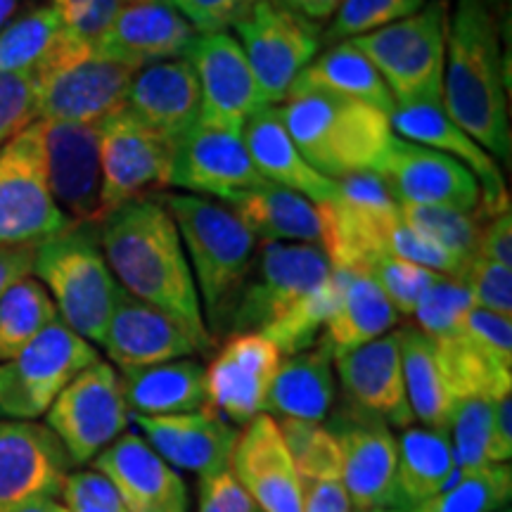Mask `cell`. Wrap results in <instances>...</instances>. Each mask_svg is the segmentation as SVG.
I'll return each instance as SVG.
<instances>
[{"instance_id":"obj_1","label":"cell","mask_w":512,"mask_h":512,"mask_svg":"<svg viewBox=\"0 0 512 512\" xmlns=\"http://www.w3.org/2000/svg\"><path fill=\"white\" fill-rule=\"evenodd\" d=\"M98 238L124 292L181 320L207 347H214L181 235L157 197L110 211L100 221Z\"/></svg>"},{"instance_id":"obj_2","label":"cell","mask_w":512,"mask_h":512,"mask_svg":"<svg viewBox=\"0 0 512 512\" xmlns=\"http://www.w3.org/2000/svg\"><path fill=\"white\" fill-rule=\"evenodd\" d=\"M441 107L491 157L510 164L508 69L498 17L486 0H456L446 34Z\"/></svg>"},{"instance_id":"obj_3","label":"cell","mask_w":512,"mask_h":512,"mask_svg":"<svg viewBox=\"0 0 512 512\" xmlns=\"http://www.w3.org/2000/svg\"><path fill=\"white\" fill-rule=\"evenodd\" d=\"M273 110L306 162L332 181L375 174L394 138L387 112L342 95L292 93Z\"/></svg>"},{"instance_id":"obj_4","label":"cell","mask_w":512,"mask_h":512,"mask_svg":"<svg viewBox=\"0 0 512 512\" xmlns=\"http://www.w3.org/2000/svg\"><path fill=\"white\" fill-rule=\"evenodd\" d=\"M174 219L211 328L226 330L235 299L254 266L259 240L233 209L209 197L157 195Z\"/></svg>"},{"instance_id":"obj_5","label":"cell","mask_w":512,"mask_h":512,"mask_svg":"<svg viewBox=\"0 0 512 512\" xmlns=\"http://www.w3.org/2000/svg\"><path fill=\"white\" fill-rule=\"evenodd\" d=\"M34 273L60 320L88 342L102 344L121 287L102 254L98 228L72 226L36 245Z\"/></svg>"},{"instance_id":"obj_6","label":"cell","mask_w":512,"mask_h":512,"mask_svg":"<svg viewBox=\"0 0 512 512\" xmlns=\"http://www.w3.org/2000/svg\"><path fill=\"white\" fill-rule=\"evenodd\" d=\"M448 15L444 3H430L415 15L351 38L392 93L394 105H441Z\"/></svg>"},{"instance_id":"obj_7","label":"cell","mask_w":512,"mask_h":512,"mask_svg":"<svg viewBox=\"0 0 512 512\" xmlns=\"http://www.w3.org/2000/svg\"><path fill=\"white\" fill-rule=\"evenodd\" d=\"M320 249L332 268L368 273L375 261L389 256L401 209L375 174H354L337 181L330 202L318 204Z\"/></svg>"},{"instance_id":"obj_8","label":"cell","mask_w":512,"mask_h":512,"mask_svg":"<svg viewBox=\"0 0 512 512\" xmlns=\"http://www.w3.org/2000/svg\"><path fill=\"white\" fill-rule=\"evenodd\" d=\"M136 72L69 38L62 55L36 76V110L41 121L100 124L126 107Z\"/></svg>"},{"instance_id":"obj_9","label":"cell","mask_w":512,"mask_h":512,"mask_svg":"<svg viewBox=\"0 0 512 512\" xmlns=\"http://www.w3.org/2000/svg\"><path fill=\"white\" fill-rule=\"evenodd\" d=\"M98 361L88 339L53 320L15 358L0 366V413L12 420H36L81 370Z\"/></svg>"},{"instance_id":"obj_10","label":"cell","mask_w":512,"mask_h":512,"mask_svg":"<svg viewBox=\"0 0 512 512\" xmlns=\"http://www.w3.org/2000/svg\"><path fill=\"white\" fill-rule=\"evenodd\" d=\"M332 266L318 245L299 242H261L254 266L235 299L226 330L261 332L299 299L330 278Z\"/></svg>"},{"instance_id":"obj_11","label":"cell","mask_w":512,"mask_h":512,"mask_svg":"<svg viewBox=\"0 0 512 512\" xmlns=\"http://www.w3.org/2000/svg\"><path fill=\"white\" fill-rule=\"evenodd\" d=\"M72 226L50 195L34 121L0 147V247H36Z\"/></svg>"},{"instance_id":"obj_12","label":"cell","mask_w":512,"mask_h":512,"mask_svg":"<svg viewBox=\"0 0 512 512\" xmlns=\"http://www.w3.org/2000/svg\"><path fill=\"white\" fill-rule=\"evenodd\" d=\"M235 31L271 107L287 98L297 76L316 60L323 41L316 22L280 0H256L252 10L235 24Z\"/></svg>"},{"instance_id":"obj_13","label":"cell","mask_w":512,"mask_h":512,"mask_svg":"<svg viewBox=\"0 0 512 512\" xmlns=\"http://www.w3.org/2000/svg\"><path fill=\"white\" fill-rule=\"evenodd\" d=\"M128 415L117 370L110 363L95 361L48 408V427L62 441L72 465H83L124 434Z\"/></svg>"},{"instance_id":"obj_14","label":"cell","mask_w":512,"mask_h":512,"mask_svg":"<svg viewBox=\"0 0 512 512\" xmlns=\"http://www.w3.org/2000/svg\"><path fill=\"white\" fill-rule=\"evenodd\" d=\"M171 162L174 143L140 124L126 107L100 121L105 216L128 202L157 197L171 185Z\"/></svg>"},{"instance_id":"obj_15","label":"cell","mask_w":512,"mask_h":512,"mask_svg":"<svg viewBox=\"0 0 512 512\" xmlns=\"http://www.w3.org/2000/svg\"><path fill=\"white\" fill-rule=\"evenodd\" d=\"M183 57L200 86L202 124L242 136L247 121L271 107L238 38L226 31L197 34Z\"/></svg>"},{"instance_id":"obj_16","label":"cell","mask_w":512,"mask_h":512,"mask_svg":"<svg viewBox=\"0 0 512 512\" xmlns=\"http://www.w3.org/2000/svg\"><path fill=\"white\" fill-rule=\"evenodd\" d=\"M434 342L453 399L512 394V318L475 306L458 332Z\"/></svg>"},{"instance_id":"obj_17","label":"cell","mask_w":512,"mask_h":512,"mask_svg":"<svg viewBox=\"0 0 512 512\" xmlns=\"http://www.w3.org/2000/svg\"><path fill=\"white\" fill-rule=\"evenodd\" d=\"M50 195L76 226H98L102 211L100 124L36 121Z\"/></svg>"},{"instance_id":"obj_18","label":"cell","mask_w":512,"mask_h":512,"mask_svg":"<svg viewBox=\"0 0 512 512\" xmlns=\"http://www.w3.org/2000/svg\"><path fill=\"white\" fill-rule=\"evenodd\" d=\"M375 176L396 204L475 211L482 202V185L463 164L432 147L392 138Z\"/></svg>"},{"instance_id":"obj_19","label":"cell","mask_w":512,"mask_h":512,"mask_svg":"<svg viewBox=\"0 0 512 512\" xmlns=\"http://www.w3.org/2000/svg\"><path fill=\"white\" fill-rule=\"evenodd\" d=\"M342 448V479L356 510H403L399 491V448L389 425L375 415L351 408L328 427Z\"/></svg>"},{"instance_id":"obj_20","label":"cell","mask_w":512,"mask_h":512,"mask_svg":"<svg viewBox=\"0 0 512 512\" xmlns=\"http://www.w3.org/2000/svg\"><path fill=\"white\" fill-rule=\"evenodd\" d=\"M266 178L256 171L240 133L197 121L174 145L171 185L200 197L235 200Z\"/></svg>"},{"instance_id":"obj_21","label":"cell","mask_w":512,"mask_h":512,"mask_svg":"<svg viewBox=\"0 0 512 512\" xmlns=\"http://www.w3.org/2000/svg\"><path fill=\"white\" fill-rule=\"evenodd\" d=\"M72 467L62 441L48 425L0 422V512L62 496Z\"/></svg>"},{"instance_id":"obj_22","label":"cell","mask_w":512,"mask_h":512,"mask_svg":"<svg viewBox=\"0 0 512 512\" xmlns=\"http://www.w3.org/2000/svg\"><path fill=\"white\" fill-rule=\"evenodd\" d=\"M280 361V349L261 332L230 335L211 366L204 368L207 406L219 411L228 422L247 425L266 411L268 389Z\"/></svg>"},{"instance_id":"obj_23","label":"cell","mask_w":512,"mask_h":512,"mask_svg":"<svg viewBox=\"0 0 512 512\" xmlns=\"http://www.w3.org/2000/svg\"><path fill=\"white\" fill-rule=\"evenodd\" d=\"M195 36L197 31L169 0H124L93 48L105 60L138 72L183 57Z\"/></svg>"},{"instance_id":"obj_24","label":"cell","mask_w":512,"mask_h":512,"mask_svg":"<svg viewBox=\"0 0 512 512\" xmlns=\"http://www.w3.org/2000/svg\"><path fill=\"white\" fill-rule=\"evenodd\" d=\"M102 347L121 370L157 366L211 349L181 320L140 302L124 290L114 304Z\"/></svg>"},{"instance_id":"obj_25","label":"cell","mask_w":512,"mask_h":512,"mask_svg":"<svg viewBox=\"0 0 512 512\" xmlns=\"http://www.w3.org/2000/svg\"><path fill=\"white\" fill-rule=\"evenodd\" d=\"M230 472L264 512H302V477L271 415H256L238 434Z\"/></svg>"},{"instance_id":"obj_26","label":"cell","mask_w":512,"mask_h":512,"mask_svg":"<svg viewBox=\"0 0 512 512\" xmlns=\"http://www.w3.org/2000/svg\"><path fill=\"white\" fill-rule=\"evenodd\" d=\"M389 124H392V131L399 133V138L432 147L470 169L482 185V202L477 207L479 214L494 216L510 209V192L498 162L448 117L444 107L432 105V102L394 105V110L389 112Z\"/></svg>"},{"instance_id":"obj_27","label":"cell","mask_w":512,"mask_h":512,"mask_svg":"<svg viewBox=\"0 0 512 512\" xmlns=\"http://www.w3.org/2000/svg\"><path fill=\"white\" fill-rule=\"evenodd\" d=\"M133 422L171 467L195 472L200 479L230 470L238 430L211 406L181 415H133Z\"/></svg>"},{"instance_id":"obj_28","label":"cell","mask_w":512,"mask_h":512,"mask_svg":"<svg viewBox=\"0 0 512 512\" xmlns=\"http://www.w3.org/2000/svg\"><path fill=\"white\" fill-rule=\"evenodd\" d=\"M95 472L110 479L128 512H188V489L159 453L124 432L93 460Z\"/></svg>"},{"instance_id":"obj_29","label":"cell","mask_w":512,"mask_h":512,"mask_svg":"<svg viewBox=\"0 0 512 512\" xmlns=\"http://www.w3.org/2000/svg\"><path fill=\"white\" fill-rule=\"evenodd\" d=\"M344 394L358 411H366L394 427H411L413 411L406 396L401 368L399 332L373 339L347 354L332 358Z\"/></svg>"},{"instance_id":"obj_30","label":"cell","mask_w":512,"mask_h":512,"mask_svg":"<svg viewBox=\"0 0 512 512\" xmlns=\"http://www.w3.org/2000/svg\"><path fill=\"white\" fill-rule=\"evenodd\" d=\"M126 110L176 145L200 121L202 112L200 86L188 60L178 57L136 72L128 88Z\"/></svg>"},{"instance_id":"obj_31","label":"cell","mask_w":512,"mask_h":512,"mask_svg":"<svg viewBox=\"0 0 512 512\" xmlns=\"http://www.w3.org/2000/svg\"><path fill=\"white\" fill-rule=\"evenodd\" d=\"M242 140L261 176L266 181L283 185L306 200L318 204L330 202L337 192V181L318 174L313 166L302 157L294 140L287 133L283 121L278 119L273 107L254 114L242 128Z\"/></svg>"},{"instance_id":"obj_32","label":"cell","mask_w":512,"mask_h":512,"mask_svg":"<svg viewBox=\"0 0 512 512\" xmlns=\"http://www.w3.org/2000/svg\"><path fill=\"white\" fill-rule=\"evenodd\" d=\"M335 271L339 273V297L318 337V344L332 358L387 335L399 323V311L370 275L342 268Z\"/></svg>"},{"instance_id":"obj_33","label":"cell","mask_w":512,"mask_h":512,"mask_svg":"<svg viewBox=\"0 0 512 512\" xmlns=\"http://www.w3.org/2000/svg\"><path fill=\"white\" fill-rule=\"evenodd\" d=\"M119 380L133 415H181L207 406V375L192 358L121 370Z\"/></svg>"},{"instance_id":"obj_34","label":"cell","mask_w":512,"mask_h":512,"mask_svg":"<svg viewBox=\"0 0 512 512\" xmlns=\"http://www.w3.org/2000/svg\"><path fill=\"white\" fill-rule=\"evenodd\" d=\"M228 204L261 242L320 245L318 207L299 192L264 181Z\"/></svg>"},{"instance_id":"obj_35","label":"cell","mask_w":512,"mask_h":512,"mask_svg":"<svg viewBox=\"0 0 512 512\" xmlns=\"http://www.w3.org/2000/svg\"><path fill=\"white\" fill-rule=\"evenodd\" d=\"M335 403L332 356L323 347L299 351L280 361L268 389L266 411L285 420L320 422Z\"/></svg>"},{"instance_id":"obj_36","label":"cell","mask_w":512,"mask_h":512,"mask_svg":"<svg viewBox=\"0 0 512 512\" xmlns=\"http://www.w3.org/2000/svg\"><path fill=\"white\" fill-rule=\"evenodd\" d=\"M306 91L342 95V98L366 102L387 114L394 110L392 93L384 86L382 76L351 41H342L323 55H316V60L297 76L287 95Z\"/></svg>"},{"instance_id":"obj_37","label":"cell","mask_w":512,"mask_h":512,"mask_svg":"<svg viewBox=\"0 0 512 512\" xmlns=\"http://www.w3.org/2000/svg\"><path fill=\"white\" fill-rule=\"evenodd\" d=\"M396 448L406 512L441 494L456 479V458L446 427H406L396 439Z\"/></svg>"},{"instance_id":"obj_38","label":"cell","mask_w":512,"mask_h":512,"mask_svg":"<svg viewBox=\"0 0 512 512\" xmlns=\"http://www.w3.org/2000/svg\"><path fill=\"white\" fill-rule=\"evenodd\" d=\"M399 349L403 384L413 418L420 420L422 427H448L456 399L448 389L437 342L415 325H408L399 330Z\"/></svg>"},{"instance_id":"obj_39","label":"cell","mask_w":512,"mask_h":512,"mask_svg":"<svg viewBox=\"0 0 512 512\" xmlns=\"http://www.w3.org/2000/svg\"><path fill=\"white\" fill-rule=\"evenodd\" d=\"M69 38L53 5H38L0 31V69L38 76L62 55Z\"/></svg>"},{"instance_id":"obj_40","label":"cell","mask_w":512,"mask_h":512,"mask_svg":"<svg viewBox=\"0 0 512 512\" xmlns=\"http://www.w3.org/2000/svg\"><path fill=\"white\" fill-rule=\"evenodd\" d=\"M57 320L55 302L41 280L22 278L0 297V361H10Z\"/></svg>"},{"instance_id":"obj_41","label":"cell","mask_w":512,"mask_h":512,"mask_svg":"<svg viewBox=\"0 0 512 512\" xmlns=\"http://www.w3.org/2000/svg\"><path fill=\"white\" fill-rule=\"evenodd\" d=\"M512 498L510 463H491L458 475L441 494L408 512H498Z\"/></svg>"},{"instance_id":"obj_42","label":"cell","mask_w":512,"mask_h":512,"mask_svg":"<svg viewBox=\"0 0 512 512\" xmlns=\"http://www.w3.org/2000/svg\"><path fill=\"white\" fill-rule=\"evenodd\" d=\"M339 297V273L332 268L330 278L320 283L316 290L306 294L285 311L278 320H273L261 335L271 339L283 356L299 354V351L311 349L318 342L320 332L328 323L332 309H335Z\"/></svg>"},{"instance_id":"obj_43","label":"cell","mask_w":512,"mask_h":512,"mask_svg":"<svg viewBox=\"0 0 512 512\" xmlns=\"http://www.w3.org/2000/svg\"><path fill=\"white\" fill-rule=\"evenodd\" d=\"M403 221L413 230L437 242L448 254H453L467 268L477 256L482 216L479 211H458L444 207H418V204H399Z\"/></svg>"},{"instance_id":"obj_44","label":"cell","mask_w":512,"mask_h":512,"mask_svg":"<svg viewBox=\"0 0 512 512\" xmlns=\"http://www.w3.org/2000/svg\"><path fill=\"white\" fill-rule=\"evenodd\" d=\"M491 418H494V401L491 399L475 396V399L456 401L446 427L448 437H451L453 458H456V475L491 465Z\"/></svg>"},{"instance_id":"obj_45","label":"cell","mask_w":512,"mask_h":512,"mask_svg":"<svg viewBox=\"0 0 512 512\" xmlns=\"http://www.w3.org/2000/svg\"><path fill=\"white\" fill-rule=\"evenodd\" d=\"M425 5V0H339L335 19L323 38L330 43H342L373 34L399 19L415 15Z\"/></svg>"},{"instance_id":"obj_46","label":"cell","mask_w":512,"mask_h":512,"mask_svg":"<svg viewBox=\"0 0 512 512\" xmlns=\"http://www.w3.org/2000/svg\"><path fill=\"white\" fill-rule=\"evenodd\" d=\"M475 309L467 287L456 278L437 275V280L430 285V290L422 294L418 309H415V328L425 332L432 339L451 337L460 330L467 313Z\"/></svg>"},{"instance_id":"obj_47","label":"cell","mask_w":512,"mask_h":512,"mask_svg":"<svg viewBox=\"0 0 512 512\" xmlns=\"http://www.w3.org/2000/svg\"><path fill=\"white\" fill-rule=\"evenodd\" d=\"M366 275L375 280L396 311L403 316H413L422 294L430 290L439 273L411 264V261L396 259V256H382L380 261L370 266Z\"/></svg>"},{"instance_id":"obj_48","label":"cell","mask_w":512,"mask_h":512,"mask_svg":"<svg viewBox=\"0 0 512 512\" xmlns=\"http://www.w3.org/2000/svg\"><path fill=\"white\" fill-rule=\"evenodd\" d=\"M477 309L512 318V268L475 256L460 275Z\"/></svg>"},{"instance_id":"obj_49","label":"cell","mask_w":512,"mask_h":512,"mask_svg":"<svg viewBox=\"0 0 512 512\" xmlns=\"http://www.w3.org/2000/svg\"><path fill=\"white\" fill-rule=\"evenodd\" d=\"M36 119V76L0 69V147Z\"/></svg>"},{"instance_id":"obj_50","label":"cell","mask_w":512,"mask_h":512,"mask_svg":"<svg viewBox=\"0 0 512 512\" xmlns=\"http://www.w3.org/2000/svg\"><path fill=\"white\" fill-rule=\"evenodd\" d=\"M124 0H50L64 31L74 41L95 46L112 24Z\"/></svg>"},{"instance_id":"obj_51","label":"cell","mask_w":512,"mask_h":512,"mask_svg":"<svg viewBox=\"0 0 512 512\" xmlns=\"http://www.w3.org/2000/svg\"><path fill=\"white\" fill-rule=\"evenodd\" d=\"M62 498L69 512H128L110 479L100 472H74L67 477Z\"/></svg>"},{"instance_id":"obj_52","label":"cell","mask_w":512,"mask_h":512,"mask_svg":"<svg viewBox=\"0 0 512 512\" xmlns=\"http://www.w3.org/2000/svg\"><path fill=\"white\" fill-rule=\"evenodd\" d=\"M197 34H216L240 22L256 0H169Z\"/></svg>"},{"instance_id":"obj_53","label":"cell","mask_w":512,"mask_h":512,"mask_svg":"<svg viewBox=\"0 0 512 512\" xmlns=\"http://www.w3.org/2000/svg\"><path fill=\"white\" fill-rule=\"evenodd\" d=\"M197 512H264L254 498L242 489L233 472H219L200 482V508Z\"/></svg>"},{"instance_id":"obj_54","label":"cell","mask_w":512,"mask_h":512,"mask_svg":"<svg viewBox=\"0 0 512 512\" xmlns=\"http://www.w3.org/2000/svg\"><path fill=\"white\" fill-rule=\"evenodd\" d=\"M482 216V214H479ZM477 256L512 268V216L510 209L494 216H482Z\"/></svg>"},{"instance_id":"obj_55","label":"cell","mask_w":512,"mask_h":512,"mask_svg":"<svg viewBox=\"0 0 512 512\" xmlns=\"http://www.w3.org/2000/svg\"><path fill=\"white\" fill-rule=\"evenodd\" d=\"M302 512H354L342 475L304 482Z\"/></svg>"},{"instance_id":"obj_56","label":"cell","mask_w":512,"mask_h":512,"mask_svg":"<svg viewBox=\"0 0 512 512\" xmlns=\"http://www.w3.org/2000/svg\"><path fill=\"white\" fill-rule=\"evenodd\" d=\"M512 458V394H505L494 401V418H491V463H510Z\"/></svg>"},{"instance_id":"obj_57","label":"cell","mask_w":512,"mask_h":512,"mask_svg":"<svg viewBox=\"0 0 512 512\" xmlns=\"http://www.w3.org/2000/svg\"><path fill=\"white\" fill-rule=\"evenodd\" d=\"M34 254V245L0 247V297L19 280L34 273Z\"/></svg>"},{"instance_id":"obj_58","label":"cell","mask_w":512,"mask_h":512,"mask_svg":"<svg viewBox=\"0 0 512 512\" xmlns=\"http://www.w3.org/2000/svg\"><path fill=\"white\" fill-rule=\"evenodd\" d=\"M287 8L299 12V15L311 19V22H325L335 15L339 0H280Z\"/></svg>"},{"instance_id":"obj_59","label":"cell","mask_w":512,"mask_h":512,"mask_svg":"<svg viewBox=\"0 0 512 512\" xmlns=\"http://www.w3.org/2000/svg\"><path fill=\"white\" fill-rule=\"evenodd\" d=\"M3 512H69V508L67 505L57 503L55 498H43V501L24 503V505H17V508H10Z\"/></svg>"},{"instance_id":"obj_60","label":"cell","mask_w":512,"mask_h":512,"mask_svg":"<svg viewBox=\"0 0 512 512\" xmlns=\"http://www.w3.org/2000/svg\"><path fill=\"white\" fill-rule=\"evenodd\" d=\"M19 3H22V0H0V31H3L12 22V19H15Z\"/></svg>"},{"instance_id":"obj_61","label":"cell","mask_w":512,"mask_h":512,"mask_svg":"<svg viewBox=\"0 0 512 512\" xmlns=\"http://www.w3.org/2000/svg\"><path fill=\"white\" fill-rule=\"evenodd\" d=\"M486 5L494 12H503V8H508V0H486Z\"/></svg>"},{"instance_id":"obj_62","label":"cell","mask_w":512,"mask_h":512,"mask_svg":"<svg viewBox=\"0 0 512 512\" xmlns=\"http://www.w3.org/2000/svg\"><path fill=\"white\" fill-rule=\"evenodd\" d=\"M356 512H403V510H394V508H373V510H356Z\"/></svg>"},{"instance_id":"obj_63","label":"cell","mask_w":512,"mask_h":512,"mask_svg":"<svg viewBox=\"0 0 512 512\" xmlns=\"http://www.w3.org/2000/svg\"><path fill=\"white\" fill-rule=\"evenodd\" d=\"M498 512H510V510H508V508H503V510H498Z\"/></svg>"},{"instance_id":"obj_64","label":"cell","mask_w":512,"mask_h":512,"mask_svg":"<svg viewBox=\"0 0 512 512\" xmlns=\"http://www.w3.org/2000/svg\"><path fill=\"white\" fill-rule=\"evenodd\" d=\"M31 3H38V0H31Z\"/></svg>"}]
</instances>
